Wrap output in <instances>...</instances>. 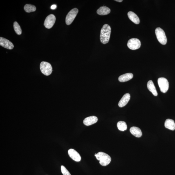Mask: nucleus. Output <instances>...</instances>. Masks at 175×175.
Wrapping results in <instances>:
<instances>
[{
    "mask_svg": "<svg viewBox=\"0 0 175 175\" xmlns=\"http://www.w3.org/2000/svg\"><path fill=\"white\" fill-rule=\"evenodd\" d=\"M111 33V28L107 24L104 25L101 30L100 39L101 43L105 44L107 43L110 39Z\"/></svg>",
    "mask_w": 175,
    "mask_h": 175,
    "instance_id": "f257e3e1",
    "label": "nucleus"
},
{
    "mask_svg": "<svg viewBox=\"0 0 175 175\" xmlns=\"http://www.w3.org/2000/svg\"><path fill=\"white\" fill-rule=\"evenodd\" d=\"M95 156L98 160L99 161L100 165L103 166L107 165L111 162V157L108 154L103 152H100L97 154H95Z\"/></svg>",
    "mask_w": 175,
    "mask_h": 175,
    "instance_id": "f03ea898",
    "label": "nucleus"
},
{
    "mask_svg": "<svg viewBox=\"0 0 175 175\" xmlns=\"http://www.w3.org/2000/svg\"><path fill=\"white\" fill-rule=\"evenodd\" d=\"M155 32L158 42L162 45H166L167 42V39L165 32L160 27L156 28Z\"/></svg>",
    "mask_w": 175,
    "mask_h": 175,
    "instance_id": "7ed1b4c3",
    "label": "nucleus"
},
{
    "mask_svg": "<svg viewBox=\"0 0 175 175\" xmlns=\"http://www.w3.org/2000/svg\"><path fill=\"white\" fill-rule=\"evenodd\" d=\"M41 72L46 76L50 75L52 72V68L51 65L48 62L43 61L40 65Z\"/></svg>",
    "mask_w": 175,
    "mask_h": 175,
    "instance_id": "20e7f679",
    "label": "nucleus"
},
{
    "mask_svg": "<svg viewBox=\"0 0 175 175\" xmlns=\"http://www.w3.org/2000/svg\"><path fill=\"white\" fill-rule=\"evenodd\" d=\"M158 83L161 92L166 93L168 91L169 84L167 79L163 77L159 78L158 80Z\"/></svg>",
    "mask_w": 175,
    "mask_h": 175,
    "instance_id": "39448f33",
    "label": "nucleus"
},
{
    "mask_svg": "<svg viewBox=\"0 0 175 175\" xmlns=\"http://www.w3.org/2000/svg\"><path fill=\"white\" fill-rule=\"evenodd\" d=\"M78 10L76 8H74L68 13L65 18V23L67 25H70L73 22L77 15Z\"/></svg>",
    "mask_w": 175,
    "mask_h": 175,
    "instance_id": "423d86ee",
    "label": "nucleus"
},
{
    "mask_svg": "<svg viewBox=\"0 0 175 175\" xmlns=\"http://www.w3.org/2000/svg\"><path fill=\"white\" fill-rule=\"evenodd\" d=\"M127 45L130 50H135L140 48L141 42L140 40L137 38H132L128 40Z\"/></svg>",
    "mask_w": 175,
    "mask_h": 175,
    "instance_id": "0eeeda50",
    "label": "nucleus"
},
{
    "mask_svg": "<svg viewBox=\"0 0 175 175\" xmlns=\"http://www.w3.org/2000/svg\"><path fill=\"white\" fill-rule=\"evenodd\" d=\"M56 21V18L55 16L52 14H50L45 19L44 25L45 28L50 29L54 25Z\"/></svg>",
    "mask_w": 175,
    "mask_h": 175,
    "instance_id": "6e6552de",
    "label": "nucleus"
},
{
    "mask_svg": "<svg viewBox=\"0 0 175 175\" xmlns=\"http://www.w3.org/2000/svg\"><path fill=\"white\" fill-rule=\"evenodd\" d=\"M0 45L8 50H12L14 47L12 43L5 38L0 37Z\"/></svg>",
    "mask_w": 175,
    "mask_h": 175,
    "instance_id": "1a4fd4ad",
    "label": "nucleus"
},
{
    "mask_svg": "<svg viewBox=\"0 0 175 175\" xmlns=\"http://www.w3.org/2000/svg\"><path fill=\"white\" fill-rule=\"evenodd\" d=\"M68 154L70 157L74 161L76 162H80L81 160V157L80 154L73 149H70L68 150Z\"/></svg>",
    "mask_w": 175,
    "mask_h": 175,
    "instance_id": "9d476101",
    "label": "nucleus"
},
{
    "mask_svg": "<svg viewBox=\"0 0 175 175\" xmlns=\"http://www.w3.org/2000/svg\"><path fill=\"white\" fill-rule=\"evenodd\" d=\"M98 120L96 116H92L86 117L83 120V124L86 126H89L96 123Z\"/></svg>",
    "mask_w": 175,
    "mask_h": 175,
    "instance_id": "9b49d317",
    "label": "nucleus"
},
{
    "mask_svg": "<svg viewBox=\"0 0 175 175\" xmlns=\"http://www.w3.org/2000/svg\"><path fill=\"white\" fill-rule=\"evenodd\" d=\"M130 98V96L129 94H126L120 100L119 103V106L120 107H123L127 105L129 102Z\"/></svg>",
    "mask_w": 175,
    "mask_h": 175,
    "instance_id": "f8f14e48",
    "label": "nucleus"
},
{
    "mask_svg": "<svg viewBox=\"0 0 175 175\" xmlns=\"http://www.w3.org/2000/svg\"><path fill=\"white\" fill-rule=\"evenodd\" d=\"M128 18L133 23L138 24L140 23V20L137 15L132 12H128L127 13Z\"/></svg>",
    "mask_w": 175,
    "mask_h": 175,
    "instance_id": "ddd939ff",
    "label": "nucleus"
},
{
    "mask_svg": "<svg viewBox=\"0 0 175 175\" xmlns=\"http://www.w3.org/2000/svg\"><path fill=\"white\" fill-rule=\"evenodd\" d=\"M147 89L155 96H157L158 93L154 85L153 81L150 80L147 82Z\"/></svg>",
    "mask_w": 175,
    "mask_h": 175,
    "instance_id": "4468645a",
    "label": "nucleus"
},
{
    "mask_svg": "<svg viewBox=\"0 0 175 175\" xmlns=\"http://www.w3.org/2000/svg\"><path fill=\"white\" fill-rule=\"evenodd\" d=\"M130 133L136 137H141L142 135L141 131L138 127H133L130 128Z\"/></svg>",
    "mask_w": 175,
    "mask_h": 175,
    "instance_id": "2eb2a0df",
    "label": "nucleus"
},
{
    "mask_svg": "<svg viewBox=\"0 0 175 175\" xmlns=\"http://www.w3.org/2000/svg\"><path fill=\"white\" fill-rule=\"evenodd\" d=\"M111 12L109 8L106 6L100 7L97 10V12L98 14L100 15H105L109 14Z\"/></svg>",
    "mask_w": 175,
    "mask_h": 175,
    "instance_id": "dca6fc26",
    "label": "nucleus"
},
{
    "mask_svg": "<svg viewBox=\"0 0 175 175\" xmlns=\"http://www.w3.org/2000/svg\"><path fill=\"white\" fill-rule=\"evenodd\" d=\"M133 75L132 73H127L119 76V80L120 82H125L131 80L133 78Z\"/></svg>",
    "mask_w": 175,
    "mask_h": 175,
    "instance_id": "f3484780",
    "label": "nucleus"
},
{
    "mask_svg": "<svg viewBox=\"0 0 175 175\" xmlns=\"http://www.w3.org/2000/svg\"><path fill=\"white\" fill-rule=\"evenodd\" d=\"M165 125L166 128L169 130H175V123L173 120L169 119L166 120Z\"/></svg>",
    "mask_w": 175,
    "mask_h": 175,
    "instance_id": "a211bd4d",
    "label": "nucleus"
},
{
    "mask_svg": "<svg viewBox=\"0 0 175 175\" xmlns=\"http://www.w3.org/2000/svg\"><path fill=\"white\" fill-rule=\"evenodd\" d=\"M117 127L118 129L121 131H124L127 130V126L124 121H120L117 123Z\"/></svg>",
    "mask_w": 175,
    "mask_h": 175,
    "instance_id": "6ab92c4d",
    "label": "nucleus"
},
{
    "mask_svg": "<svg viewBox=\"0 0 175 175\" xmlns=\"http://www.w3.org/2000/svg\"><path fill=\"white\" fill-rule=\"evenodd\" d=\"M24 10L28 13L35 12L36 10V8L33 5L26 4L24 7Z\"/></svg>",
    "mask_w": 175,
    "mask_h": 175,
    "instance_id": "aec40b11",
    "label": "nucleus"
},
{
    "mask_svg": "<svg viewBox=\"0 0 175 175\" xmlns=\"http://www.w3.org/2000/svg\"><path fill=\"white\" fill-rule=\"evenodd\" d=\"M14 29L16 33L19 35H21L22 33V30L20 25L17 22L15 21L13 24Z\"/></svg>",
    "mask_w": 175,
    "mask_h": 175,
    "instance_id": "412c9836",
    "label": "nucleus"
},
{
    "mask_svg": "<svg viewBox=\"0 0 175 175\" xmlns=\"http://www.w3.org/2000/svg\"><path fill=\"white\" fill-rule=\"evenodd\" d=\"M62 174L63 175H71L69 171L64 166L62 165L61 167Z\"/></svg>",
    "mask_w": 175,
    "mask_h": 175,
    "instance_id": "4be33fe9",
    "label": "nucleus"
},
{
    "mask_svg": "<svg viewBox=\"0 0 175 175\" xmlns=\"http://www.w3.org/2000/svg\"><path fill=\"white\" fill-rule=\"evenodd\" d=\"M56 5H52L51 7V9L52 10H54L56 9Z\"/></svg>",
    "mask_w": 175,
    "mask_h": 175,
    "instance_id": "5701e85b",
    "label": "nucleus"
},
{
    "mask_svg": "<svg viewBox=\"0 0 175 175\" xmlns=\"http://www.w3.org/2000/svg\"><path fill=\"white\" fill-rule=\"evenodd\" d=\"M115 1L119 2H121L123 1L122 0H116V1Z\"/></svg>",
    "mask_w": 175,
    "mask_h": 175,
    "instance_id": "b1692460",
    "label": "nucleus"
}]
</instances>
